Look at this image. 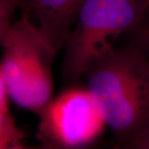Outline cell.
I'll return each mask as SVG.
<instances>
[{
  "mask_svg": "<svg viewBox=\"0 0 149 149\" xmlns=\"http://www.w3.org/2000/svg\"><path fill=\"white\" fill-rule=\"evenodd\" d=\"M85 76L118 148H123L149 123V59L133 43L114 47Z\"/></svg>",
  "mask_w": 149,
  "mask_h": 149,
  "instance_id": "1",
  "label": "cell"
},
{
  "mask_svg": "<svg viewBox=\"0 0 149 149\" xmlns=\"http://www.w3.org/2000/svg\"><path fill=\"white\" fill-rule=\"evenodd\" d=\"M0 46L10 99L18 107L37 114L52 99V69L57 51L24 10L12 23Z\"/></svg>",
  "mask_w": 149,
  "mask_h": 149,
  "instance_id": "2",
  "label": "cell"
},
{
  "mask_svg": "<svg viewBox=\"0 0 149 149\" xmlns=\"http://www.w3.org/2000/svg\"><path fill=\"white\" fill-rule=\"evenodd\" d=\"M145 0H84L65 44L61 73L74 84L135 26Z\"/></svg>",
  "mask_w": 149,
  "mask_h": 149,
  "instance_id": "3",
  "label": "cell"
},
{
  "mask_svg": "<svg viewBox=\"0 0 149 149\" xmlns=\"http://www.w3.org/2000/svg\"><path fill=\"white\" fill-rule=\"evenodd\" d=\"M37 138L45 148H81L100 138L107 123L87 87L65 90L37 113Z\"/></svg>",
  "mask_w": 149,
  "mask_h": 149,
  "instance_id": "4",
  "label": "cell"
},
{
  "mask_svg": "<svg viewBox=\"0 0 149 149\" xmlns=\"http://www.w3.org/2000/svg\"><path fill=\"white\" fill-rule=\"evenodd\" d=\"M84 0H22L19 9L37 21L44 37L58 52L64 48Z\"/></svg>",
  "mask_w": 149,
  "mask_h": 149,
  "instance_id": "5",
  "label": "cell"
},
{
  "mask_svg": "<svg viewBox=\"0 0 149 149\" xmlns=\"http://www.w3.org/2000/svg\"><path fill=\"white\" fill-rule=\"evenodd\" d=\"M24 139L9 112L0 111V149L25 148Z\"/></svg>",
  "mask_w": 149,
  "mask_h": 149,
  "instance_id": "6",
  "label": "cell"
},
{
  "mask_svg": "<svg viewBox=\"0 0 149 149\" xmlns=\"http://www.w3.org/2000/svg\"><path fill=\"white\" fill-rule=\"evenodd\" d=\"M136 47L149 59V0H145L143 8L133 29L128 32Z\"/></svg>",
  "mask_w": 149,
  "mask_h": 149,
  "instance_id": "7",
  "label": "cell"
},
{
  "mask_svg": "<svg viewBox=\"0 0 149 149\" xmlns=\"http://www.w3.org/2000/svg\"><path fill=\"white\" fill-rule=\"evenodd\" d=\"M22 0H0V42L8 31L14 13L19 9Z\"/></svg>",
  "mask_w": 149,
  "mask_h": 149,
  "instance_id": "8",
  "label": "cell"
},
{
  "mask_svg": "<svg viewBox=\"0 0 149 149\" xmlns=\"http://www.w3.org/2000/svg\"><path fill=\"white\" fill-rule=\"evenodd\" d=\"M123 148L149 149V123L137 137L124 145Z\"/></svg>",
  "mask_w": 149,
  "mask_h": 149,
  "instance_id": "9",
  "label": "cell"
},
{
  "mask_svg": "<svg viewBox=\"0 0 149 149\" xmlns=\"http://www.w3.org/2000/svg\"><path fill=\"white\" fill-rule=\"evenodd\" d=\"M10 99L8 89L0 62V111L8 112V100Z\"/></svg>",
  "mask_w": 149,
  "mask_h": 149,
  "instance_id": "10",
  "label": "cell"
}]
</instances>
